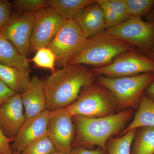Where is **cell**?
I'll use <instances>...</instances> for the list:
<instances>
[{"instance_id":"11","label":"cell","mask_w":154,"mask_h":154,"mask_svg":"<svg viewBox=\"0 0 154 154\" xmlns=\"http://www.w3.org/2000/svg\"><path fill=\"white\" fill-rule=\"evenodd\" d=\"M36 13H25L12 16L0 33L27 57L30 51V42Z\"/></svg>"},{"instance_id":"35","label":"cell","mask_w":154,"mask_h":154,"mask_svg":"<svg viewBox=\"0 0 154 154\" xmlns=\"http://www.w3.org/2000/svg\"><path fill=\"white\" fill-rule=\"evenodd\" d=\"M13 154H20V153H19L16 152H13Z\"/></svg>"},{"instance_id":"12","label":"cell","mask_w":154,"mask_h":154,"mask_svg":"<svg viewBox=\"0 0 154 154\" xmlns=\"http://www.w3.org/2000/svg\"><path fill=\"white\" fill-rule=\"evenodd\" d=\"M22 95L15 94L0 106V129L8 139L16 137L26 118Z\"/></svg>"},{"instance_id":"28","label":"cell","mask_w":154,"mask_h":154,"mask_svg":"<svg viewBox=\"0 0 154 154\" xmlns=\"http://www.w3.org/2000/svg\"><path fill=\"white\" fill-rule=\"evenodd\" d=\"M13 141L8 139L0 129V154H13L10 143Z\"/></svg>"},{"instance_id":"27","label":"cell","mask_w":154,"mask_h":154,"mask_svg":"<svg viewBox=\"0 0 154 154\" xmlns=\"http://www.w3.org/2000/svg\"><path fill=\"white\" fill-rule=\"evenodd\" d=\"M12 3L8 0H0V31L8 24L12 17Z\"/></svg>"},{"instance_id":"20","label":"cell","mask_w":154,"mask_h":154,"mask_svg":"<svg viewBox=\"0 0 154 154\" xmlns=\"http://www.w3.org/2000/svg\"><path fill=\"white\" fill-rule=\"evenodd\" d=\"M96 0H50V7L67 20L74 19L83 8Z\"/></svg>"},{"instance_id":"18","label":"cell","mask_w":154,"mask_h":154,"mask_svg":"<svg viewBox=\"0 0 154 154\" xmlns=\"http://www.w3.org/2000/svg\"><path fill=\"white\" fill-rule=\"evenodd\" d=\"M137 112L131 123L122 135L132 130L146 127H154V102L144 94L142 96Z\"/></svg>"},{"instance_id":"25","label":"cell","mask_w":154,"mask_h":154,"mask_svg":"<svg viewBox=\"0 0 154 154\" xmlns=\"http://www.w3.org/2000/svg\"><path fill=\"white\" fill-rule=\"evenodd\" d=\"M130 16L141 17L150 12L154 5V0H123Z\"/></svg>"},{"instance_id":"21","label":"cell","mask_w":154,"mask_h":154,"mask_svg":"<svg viewBox=\"0 0 154 154\" xmlns=\"http://www.w3.org/2000/svg\"><path fill=\"white\" fill-rule=\"evenodd\" d=\"M134 139L131 154H154V127L141 128Z\"/></svg>"},{"instance_id":"33","label":"cell","mask_w":154,"mask_h":154,"mask_svg":"<svg viewBox=\"0 0 154 154\" xmlns=\"http://www.w3.org/2000/svg\"><path fill=\"white\" fill-rule=\"evenodd\" d=\"M148 56H149V57H150L153 60H154V45L153 46L149 54L148 55Z\"/></svg>"},{"instance_id":"4","label":"cell","mask_w":154,"mask_h":154,"mask_svg":"<svg viewBox=\"0 0 154 154\" xmlns=\"http://www.w3.org/2000/svg\"><path fill=\"white\" fill-rule=\"evenodd\" d=\"M96 77L98 84L113 94L118 105L123 108H129L139 104L146 88L154 79V73H144L122 78Z\"/></svg>"},{"instance_id":"23","label":"cell","mask_w":154,"mask_h":154,"mask_svg":"<svg viewBox=\"0 0 154 154\" xmlns=\"http://www.w3.org/2000/svg\"><path fill=\"white\" fill-rule=\"evenodd\" d=\"M57 152L47 134L31 143L20 154H51Z\"/></svg>"},{"instance_id":"19","label":"cell","mask_w":154,"mask_h":154,"mask_svg":"<svg viewBox=\"0 0 154 154\" xmlns=\"http://www.w3.org/2000/svg\"><path fill=\"white\" fill-rule=\"evenodd\" d=\"M0 80L16 94H22L30 79L28 73L14 67L0 64Z\"/></svg>"},{"instance_id":"17","label":"cell","mask_w":154,"mask_h":154,"mask_svg":"<svg viewBox=\"0 0 154 154\" xmlns=\"http://www.w3.org/2000/svg\"><path fill=\"white\" fill-rule=\"evenodd\" d=\"M0 64L14 67L23 72L28 74L29 64L27 57L20 54L1 33Z\"/></svg>"},{"instance_id":"22","label":"cell","mask_w":154,"mask_h":154,"mask_svg":"<svg viewBox=\"0 0 154 154\" xmlns=\"http://www.w3.org/2000/svg\"><path fill=\"white\" fill-rule=\"evenodd\" d=\"M136 130H132L119 137L110 139L107 142L106 151L108 154H131V146Z\"/></svg>"},{"instance_id":"8","label":"cell","mask_w":154,"mask_h":154,"mask_svg":"<svg viewBox=\"0 0 154 154\" xmlns=\"http://www.w3.org/2000/svg\"><path fill=\"white\" fill-rule=\"evenodd\" d=\"M86 40L75 20L66 19L48 47L55 55L56 63L63 68L82 49Z\"/></svg>"},{"instance_id":"32","label":"cell","mask_w":154,"mask_h":154,"mask_svg":"<svg viewBox=\"0 0 154 154\" xmlns=\"http://www.w3.org/2000/svg\"><path fill=\"white\" fill-rule=\"evenodd\" d=\"M145 17L146 22H154V5L150 12Z\"/></svg>"},{"instance_id":"34","label":"cell","mask_w":154,"mask_h":154,"mask_svg":"<svg viewBox=\"0 0 154 154\" xmlns=\"http://www.w3.org/2000/svg\"><path fill=\"white\" fill-rule=\"evenodd\" d=\"M51 154H65L63 153H61L60 152H55Z\"/></svg>"},{"instance_id":"16","label":"cell","mask_w":154,"mask_h":154,"mask_svg":"<svg viewBox=\"0 0 154 154\" xmlns=\"http://www.w3.org/2000/svg\"><path fill=\"white\" fill-rule=\"evenodd\" d=\"M103 10L107 29L125 22L130 17L123 0H96Z\"/></svg>"},{"instance_id":"31","label":"cell","mask_w":154,"mask_h":154,"mask_svg":"<svg viewBox=\"0 0 154 154\" xmlns=\"http://www.w3.org/2000/svg\"><path fill=\"white\" fill-rule=\"evenodd\" d=\"M144 93V95L154 102V79L146 88Z\"/></svg>"},{"instance_id":"26","label":"cell","mask_w":154,"mask_h":154,"mask_svg":"<svg viewBox=\"0 0 154 154\" xmlns=\"http://www.w3.org/2000/svg\"><path fill=\"white\" fill-rule=\"evenodd\" d=\"M17 11L25 13H36L50 6V0H15L12 2Z\"/></svg>"},{"instance_id":"15","label":"cell","mask_w":154,"mask_h":154,"mask_svg":"<svg viewBox=\"0 0 154 154\" xmlns=\"http://www.w3.org/2000/svg\"><path fill=\"white\" fill-rule=\"evenodd\" d=\"M74 20L87 38L107 29L103 10L96 1L83 8Z\"/></svg>"},{"instance_id":"29","label":"cell","mask_w":154,"mask_h":154,"mask_svg":"<svg viewBox=\"0 0 154 154\" xmlns=\"http://www.w3.org/2000/svg\"><path fill=\"white\" fill-rule=\"evenodd\" d=\"M16 93L0 80V106Z\"/></svg>"},{"instance_id":"3","label":"cell","mask_w":154,"mask_h":154,"mask_svg":"<svg viewBox=\"0 0 154 154\" xmlns=\"http://www.w3.org/2000/svg\"><path fill=\"white\" fill-rule=\"evenodd\" d=\"M136 49L125 42L111 36L105 30L87 38L84 47L68 66L80 65L94 68L105 66L123 53Z\"/></svg>"},{"instance_id":"6","label":"cell","mask_w":154,"mask_h":154,"mask_svg":"<svg viewBox=\"0 0 154 154\" xmlns=\"http://www.w3.org/2000/svg\"><path fill=\"white\" fill-rule=\"evenodd\" d=\"M106 31L147 56L154 45V22L143 21L141 17L131 16L125 22Z\"/></svg>"},{"instance_id":"24","label":"cell","mask_w":154,"mask_h":154,"mask_svg":"<svg viewBox=\"0 0 154 154\" xmlns=\"http://www.w3.org/2000/svg\"><path fill=\"white\" fill-rule=\"evenodd\" d=\"M31 61L38 67L48 69L52 72L55 71L56 57L48 47L41 48L38 50Z\"/></svg>"},{"instance_id":"13","label":"cell","mask_w":154,"mask_h":154,"mask_svg":"<svg viewBox=\"0 0 154 154\" xmlns=\"http://www.w3.org/2000/svg\"><path fill=\"white\" fill-rule=\"evenodd\" d=\"M51 112L46 110L26 119L12 142L11 148L13 152L21 153L29 144L47 134Z\"/></svg>"},{"instance_id":"14","label":"cell","mask_w":154,"mask_h":154,"mask_svg":"<svg viewBox=\"0 0 154 154\" xmlns=\"http://www.w3.org/2000/svg\"><path fill=\"white\" fill-rule=\"evenodd\" d=\"M21 95L26 119L47 110L44 81L38 77L30 79L28 86Z\"/></svg>"},{"instance_id":"7","label":"cell","mask_w":154,"mask_h":154,"mask_svg":"<svg viewBox=\"0 0 154 154\" xmlns=\"http://www.w3.org/2000/svg\"><path fill=\"white\" fill-rule=\"evenodd\" d=\"M96 76L110 78L132 76L144 73H154V60L137 49L116 57L109 64L91 69Z\"/></svg>"},{"instance_id":"9","label":"cell","mask_w":154,"mask_h":154,"mask_svg":"<svg viewBox=\"0 0 154 154\" xmlns=\"http://www.w3.org/2000/svg\"><path fill=\"white\" fill-rule=\"evenodd\" d=\"M75 129L72 117L66 108L51 111L47 134L57 152L71 154Z\"/></svg>"},{"instance_id":"30","label":"cell","mask_w":154,"mask_h":154,"mask_svg":"<svg viewBox=\"0 0 154 154\" xmlns=\"http://www.w3.org/2000/svg\"><path fill=\"white\" fill-rule=\"evenodd\" d=\"M102 149L90 150L82 147H76L72 149L71 154H104Z\"/></svg>"},{"instance_id":"2","label":"cell","mask_w":154,"mask_h":154,"mask_svg":"<svg viewBox=\"0 0 154 154\" xmlns=\"http://www.w3.org/2000/svg\"><path fill=\"white\" fill-rule=\"evenodd\" d=\"M131 116L129 110L96 118L72 116L76 132L72 148L98 146L105 152L110 138L124 128Z\"/></svg>"},{"instance_id":"1","label":"cell","mask_w":154,"mask_h":154,"mask_svg":"<svg viewBox=\"0 0 154 154\" xmlns=\"http://www.w3.org/2000/svg\"><path fill=\"white\" fill-rule=\"evenodd\" d=\"M96 75L84 65H69L55 70L44 81L47 110L52 111L72 105L82 90L94 84Z\"/></svg>"},{"instance_id":"10","label":"cell","mask_w":154,"mask_h":154,"mask_svg":"<svg viewBox=\"0 0 154 154\" xmlns=\"http://www.w3.org/2000/svg\"><path fill=\"white\" fill-rule=\"evenodd\" d=\"M65 19L48 7L36 13L30 42V51L47 47L63 25Z\"/></svg>"},{"instance_id":"5","label":"cell","mask_w":154,"mask_h":154,"mask_svg":"<svg viewBox=\"0 0 154 154\" xmlns=\"http://www.w3.org/2000/svg\"><path fill=\"white\" fill-rule=\"evenodd\" d=\"M82 91L79 98L66 107L72 116L96 118L114 113L118 104L113 94L105 87L94 84Z\"/></svg>"}]
</instances>
